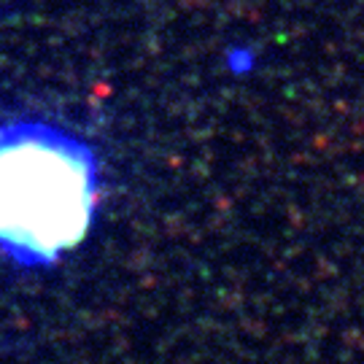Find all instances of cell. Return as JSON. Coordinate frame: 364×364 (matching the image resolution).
<instances>
[{
  "label": "cell",
  "mask_w": 364,
  "mask_h": 364,
  "mask_svg": "<svg viewBox=\"0 0 364 364\" xmlns=\"http://www.w3.org/2000/svg\"><path fill=\"white\" fill-rule=\"evenodd\" d=\"M224 63H227V68L232 70L235 76H243V73H251L254 65H257V52L248 49V46H232V49H227Z\"/></svg>",
  "instance_id": "2"
},
{
  "label": "cell",
  "mask_w": 364,
  "mask_h": 364,
  "mask_svg": "<svg viewBox=\"0 0 364 364\" xmlns=\"http://www.w3.org/2000/svg\"><path fill=\"white\" fill-rule=\"evenodd\" d=\"M105 176L97 149L60 122H0V262L54 270L92 235Z\"/></svg>",
  "instance_id": "1"
}]
</instances>
